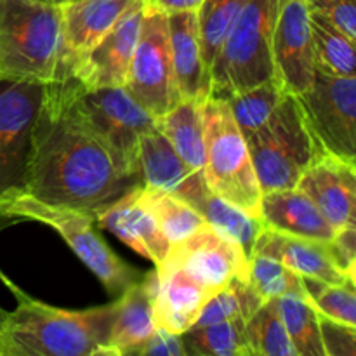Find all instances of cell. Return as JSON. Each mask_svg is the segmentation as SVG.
<instances>
[{
  "mask_svg": "<svg viewBox=\"0 0 356 356\" xmlns=\"http://www.w3.org/2000/svg\"><path fill=\"white\" fill-rule=\"evenodd\" d=\"M141 186L122 174L75 110L66 80L44 83L23 191L52 205L96 216Z\"/></svg>",
  "mask_w": 356,
  "mask_h": 356,
  "instance_id": "obj_1",
  "label": "cell"
},
{
  "mask_svg": "<svg viewBox=\"0 0 356 356\" xmlns=\"http://www.w3.org/2000/svg\"><path fill=\"white\" fill-rule=\"evenodd\" d=\"M14 309L0 308V356H115L110 346L117 301L61 309L28 298L14 285Z\"/></svg>",
  "mask_w": 356,
  "mask_h": 356,
  "instance_id": "obj_2",
  "label": "cell"
},
{
  "mask_svg": "<svg viewBox=\"0 0 356 356\" xmlns=\"http://www.w3.org/2000/svg\"><path fill=\"white\" fill-rule=\"evenodd\" d=\"M0 218L24 219L54 228L111 296L118 298L143 277L139 270L122 261L110 249L97 233L96 218L89 212L47 204L26 191L16 190L0 195Z\"/></svg>",
  "mask_w": 356,
  "mask_h": 356,
  "instance_id": "obj_3",
  "label": "cell"
},
{
  "mask_svg": "<svg viewBox=\"0 0 356 356\" xmlns=\"http://www.w3.org/2000/svg\"><path fill=\"white\" fill-rule=\"evenodd\" d=\"M280 0H247L211 68V96L225 97L275 79L273 31Z\"/></svg>",
  "mask_w": 356,
  "mask_h": 356,
  "instance_id": "obj_4",
  "label": "cell"
},
{
  "mask_svg": "<svg viewBox=\"0 0 356 356\" xmlns=\"http://www.w3.org/2000/svg\"><path fill=\"white\" fill-rule=\"evenodd\" d=\"M61 6L0 0V76L47 83L54 80Z\"/></svg>",
  "mask_w": 356,
  "mask_h": 356,
  "instance_id": "obj_5",
  "label": "cell"
},
{
  "mask_svg": "<svg viewBox=\"0 0 356 356\" xmlns=\"http://www.w3.org/2000/svg\"><path fill=\"white\" fill-rule=\"evenodd\" d=\"M261 193L296 188L323 148L309 131L294 94H285L261 127L245 138Z\"/></svg>",
  "mask_w": 356,
  "mask_h": 356,
  "instance_id": "obj_6",
  "label": "cell"
},
{
  "mask_svg": "<svg viewBox=\"0 0 356 356\" xmlns=\"http://www.w3.org/2000/svg\"><path fill=\"white\" fill-rule=\"evenodd\" d=\"M202 113L205 183L222 200L259 219L263 193L245 138L233 118L232 108L221 97L211 96L202 106Z\"/></svg>",
  "mask_w": 356,
  "mask_h": 356,
  "instance_id": "obj_7",
  "label": "cell"
},
{
  "mask_svg": "<svg viewBox=\"0 0 356 356\" xmlns=\"http://www.w3.org/2000/svg\"><path fill=\"white\" fill-rule=\"evenodd\" d=\"M66 82L73 106L103 143L117 169L141 183L139 141L143 134L156 131V118L124 87L86 89L75 79Z\"/></svg>",
  "mask_w": 356,
  "mask_h": 356,
  "instance_id": "obj_8",
  "label": "cell"
},
{
  "mask_svg": "<svg viewBox=\"0 0 356 356\" xmlns=\"http://www.w3.org/2000/svg\"><path fill=\"white\" fill-rule=\"evenodd\" d=\"M296 99L316 141L327 152L356 162V76L316 70L313 82Z\"/></svg>",
  "mask_w": 356,
  "mask_h": 356,
  "instance_id": "obj_9",
  "label": "cell"
},
{
  "mask_svg": "<svg viewBox=\"0 0 356 356\" xmlns=\"http://www.w3.org/2000/svg\"><path fill=\"white\" fill-rule=\"evenodd\" d=\"M44 83L0 76V195L23 190Z\"/></svg>",
  "mask_w": 356,
  "mask_h": 356,
  "instance_id": "obj_10",
  "label": "cell"
},
{
  "mask_svg": "<svg viewBox=\"0 0 356 356\" xmlns=\"http://www.w3.org/2000/svg\"><path fill=\"white\" fill-rule=\"evenodd\" d=\"M124 89L153 117L179 103L170 61L167 14H143L141 30Z\"/></svg>",
  "mask_w": 356,
  "mask_h": 356,
  "instance_id": "obj_11",
  "label": "cell"
},
{
  "mask_svg": "<svg viewBox=\"0 0 356 356\" xmlns=\"http://www.w3.org/2000/svg\"><path fill=\"white\" fill-rule=\"evenodd\" d=\"M163 263L186 271L211 294L222 291L235 280H249L245 252L209 222L190 238L170 247Z\"/></svg>",
  "mask_w": 356,
  "mask_h": 356,
  "instance_id": "obj_12",
  "label": "cell"
},
{
  "mask_svg": "<svg viewBox=\"0 0 356 356\" xmlns=\"http://www.w3.org/2000/svg\"><path fill=\"white\" fill-rule=\"evenodd\" d=\"M275 79L285 92L298 96L315 76L309 6L305 0H280L273 31Z\"/></svg>",
  "mask_w": 356,
  "mask_h": 356,
  "instance_id": "obj_13",
  "label": "cell"
},
{
  "mask_svg": "<svg viewBox=\"0 0 356 356\" xmlns=\"http://www.w3.org/2000/svg\"><path fill=\"white\" fill-rule=\"evenodd\" d=\"M145 9L134 0L101 40L76 63L70 79L86 89L124 87L134 56Z\"/></svg>",
  "mask_w": 356,
  "mask_h": 356,
  "instance_id": "obj_14",
  "label": "cell"
},
{
  "mask_svg": "<svg viewBox=\"0 0 356 356\" xmlns=\"http://www.w3.org/2000/svg\"><path fill=\"white\" fill-rule=\"evenodd\" d=\"M134 0H70L61 6L54 80L72 76L76 63L101 40Z\"/></svg>",
  "mask_w": 356,
  "mask_h": 356,
  "instance_id": "obj_15",
  "label": "cell"
},
{
  "mask_svg": "<svg viewBox=\"0 0 356 356\" xmlns=\"http://www.w3.org/2000/svg\"><path fill=\"white\" fill-rule=\"evenodd\" d=\"M296 188L305 191L336 232L355 219V162L322 149L306 167Z\"/></svg>",
  "mask_w": 356,
  "mask_h": 356,
  "instance_id": "obj_16",
  "label": "cell"
},
{
  "mask_svg": "<svg viewBox=\"0 0 356 356\" xmlns=\"http://www.w3.org/2000/svg\"><path fill=\"white\" fill-rule=\"evenodd\" d=\"M139 177L146 190L174 195L193 209L211 190L204 174L188 165L159 129L141 136Z\"/></svg>",
  "mask_w": 356,
  "mask_h": 356,
  "instance_id": "obj_17",
  "label": "cell"
},
{
  "mask_svg": "<svg viewBox=\"0 0 356 356\" xmlns=\"http://www.w3.org/2000/svg\"><path fill=\"white\" fill-rule=\"evenodd\" d=\"M167 23L177 99L205 103L211 97V72L202 54L197 10L167 14Z\"/></svg>",
  "mask_w": 356,
  "mask_h": 356,
  "instance_id": "obj_18",
  "label": "cell"
},
{
  "mask_svg": "<svg viewBox=\"0 0 356 356\" xmlns=\"http://www.w3.org/2000/svg\"><path fill=\"white\" fill-rule=\"evenodd\" d=\"M141 188L143 186H138L129 191L110 207L97 212L94 218L97 225L113 233L125 245H129L134 252L149 259L155 264V268H159L169 254L170 243L163 236L152 212L139 204Z\"/></svg>",
  "mask_w": 356,
  "mask_h": 356,
  "instance_id": "obj_19",
  "label": "cell"
},
{
  "mask_svg": "<svg viewBox=\"0 0 356 356\" xmlns=\"http://www.w3.org/2000/svg\"><path fill=\"white\" fill-rule=\"evenodd\" d=\"M155 270L159 275V289L153 299L155 327L184 334L197 323L212 294L181 268L163 263Z\"/></svg>",
  "mask_w": 356,
  "mask_h": 356,
  "instance_id": "obj_20",
  "label": "cell"
},
{
  "mask_svg": "<svg viewBox=\"0 0 356 356\" xmlns=\"http://www.w3.org/2000/svg\"><path fill=\"white\" fill-rule=\"evenodd\" d=\"M254 254L273 257L301 277L318 278L330 284H353L336 264L329 242L301 238L263 228L254 245Z\"/></svg>",
  "mask_w": 356,
  "mask_h": 356,
  "instance_id": "obj_21",
  "label": "cell"
},
{
  "mask_svg": "<svg viewBox=\"0 0 356 356\" xmlns=\"http://www.w3.org/2000/svg\"><path fill=\"white\" fill-rule=\"evenodd\" d=\"M259 219L264 228L301 238L330 242L336 235L325 216L299 188L261 195Z\"/></svg>",
  "mask_w": 356,
  "mask_h": 356,
  "instance_id": "obj_22",
  "label": "cell"
},
{
  "mask_svg": "<svg viewBox=\"0 0 356 356\" xmlns=\"http://www.w3.org/2000/svg\"><path fill=\"white\" fill-rule=\"evenodd\" d=\"M159 289L156 270L143 275L117 298L110 346L115 356L134 355L156 329L153 322V299Z\"/></svg>",
  "mask_w": 356,
  "mask_h": 356,
  "instance_id": "obj_23",
  "label": "cell"
},
{
  "mask_svg": "<svg viewBox=\"0 0 356 356\" xmlns=\"http://www.w3.org/2000/svg\"><path fill=\"white\" fill-rule=\"evenodd\" d=\"M204 103L181 101L163 115L156 117V129L170 143L177 155L195 170L204 174L205 138H204Z\"/></svg>",
  "mask_w": 356,
  "mask_h": 356,
  "instance_id": "obj_24",
  "label": "cell"
},
{
  "mask_svg": "<svg viewBox=\"0 0 356 356\" xmlns=\"http://www.w3.org/2000/svg\"><path fill=\"white\" fill-rule=\"evenodd\" d=\"M195 211L216 229L221 235H225L226 238L233 240L240 249L245 252L247 259L250 261L254 254V245H256V240L259 236L261 229L264 228L261 219L252 218L247 212H243L242 209L235 207L229 202L222 200L219 195H216L214 191L209 190L204 195L198 205L195 207Z\"/></svg>",
  "mask_w": 356,
  "mask_h": 356,
  "instance_id": "obj_25",
  "label": "cell"
},
{
  "mask_svg": "<svg viewBox=\"0 0 356 356\" xmlns=\"http://www.w3.org/2000/svg\"><path fill=\"white\" fill-rule=\"evenodd\" d=\"M139 204L152 212L170 247L190 238L207 225V221L191 205L163 191L141 188Z\"/></svg>",
  "mask_w": 356,
  "mask_h": 356,
  "instance_id": "obj_26",
  "label": "cell"
},
{
  "mask_svg": "<svg viewBox=\"0 0 356 356\" xmlns=\"http://www.w3.org/2000/svg\"><path fill=\"white\" fill-rule=\"evenodd\" d=\"M309 23H312L315 68L329 75L355 76V42L341 33L315 9H309Z\"/></svg>",
  "mask_w": 356,
  "mask_h": 356,
  "instance_id": "obj_27",
  "label": "cell"
},
{
  "mask_svg": "<svg viewBox=\"0 0 356 356\" xmlns=\"http://www.w3.org/2000/svg\"><path fill=\"white\" fill-rule=\"evenodd\" d=\"M243 318L222 320L204 327H191L183 337L188 355L198 356H249Z\"/></svg>",
  "mask_w": 356,
  "mask_h": 356,
  "instance_id": "obj_28",
  "label": "cell"
},
{
  "mask_svg": "<svg viewBox=\"0 0 356 356\" xmlns=\"http://www.w3.org/2000/svg\"><path fill=\"white\" fill-rule=\"evenodd\" d=\"M285 330L298 356H325L320 339L318 312L302 296L285 294L275 299Z\"/></svg>",
  "mask_w": 356,
  "mask_h": 356,
  "instance_id": "obj_29",
  "label": "cell"
},
{
  "mask_svg": "<svg viewBox=\"0 0 356 356\" xmlns=\"http://www.w3.org/2000/svg\"><path fill=\"white\" fill-rule=\"evenodd\" d=\"M245 341L249 356H298L275 299L263 302L247 320Z\"/></svg>",
  "mask_w": 356,
  "mask_h": 356,
  "instance_id": "obj_30",
  "label": "cell"
},
{
  "mask_svg": "<svg viewBox=\"0 0 356 356\" xmlns=\"http://www.w3.org/2000/svg\"><path fill=\"white\" fill-rule=\"evenodd\" d=\"M285 94L289 92H285L280 82L277 79H270L243 90V92L232 94V96L225 97V101L232 108L233 118H235L242 136L247 138L270 118V115L284 99Z\"/></svg>",
  "mask_w": 356,
  "mask_h": 356,
  "instance_id": "obj_31",
  "label": "cell"
},
{
  "mask_svg": "<svg viewBox=\"0 0 356 356\" xmlns=\"http://www.w3.org/2000/svg\"><path fill=\"white\" fill-rule=\"evenodd\" d=\"M245 2L247 0H204L197 10L202 54L209 72Z\"/></svg>",
  "mask_w": 356,
  "mask_h": 356,
  "instance_id": "obj_32",
  "label": "cell"
},
{
  "mask_svg": "<svg viewBox=\"0 0 356 356\" xmlns=\"http://www.w3.org/2000/svg\"><path fill=\"white\" fill-rule=\"evenodd\" d=\"M261 305L263 301L249 280H235L226 289L211 296L193 327L211 325L232 318L249 320Z\"/></svg>",
  "mask_w": 356,
  "mask_h": 356,
  "instance_id": "obj_33",
  "label": "cell"
},
{
  "mask_svg": "<svg viewBox=\"0 0 356 356\" xmlns=\"http://www.w3.org/2000/svg\"><path fill=\"white\" fill-rule=\"evenodd\" d=\"M249 284L252 285V289L263 302L285 294L306 298L301 275L292 271L285 264L278 263L273 257L263 256V254H252V257H250Z\"/></svg>",
  "mask_w": 356,
  "mask_h": 356,
  "instance_id": "obj_34",
  "label": "cell"
},
{
  "mask_svg": "<svg viewBox=\"0 0 356 356\" xmlns=\"http://www.w3.org/2000/svg\"><path fill=\"white\" fill-rule=\"evenodd\" d=\"M306 299L320 315L356 327V294L353 284H330L312 277H301Z\"/></svg>",
  "mask_w": 356,
  "mask_h": 356,
  "instance_id": "obj_35",
  "label": "cell"
},
{
  "mask_svg": "<svg viewBox=\"0 0 356 356\" xmlns=\"http://www.w3.org/2000/svg\"><path fill=\"white\" fill-rule=\"evenodd\" d=\"M320 339L325 356H356V327L320 315Z\"/></svg>",
  "mask_w": 356,
  "mask_h": 356,
  "instance_id": "obj_36",
  "label": "cell"
},
{
  "mask_svg": "<svg viewBox=\"0 0 356 356\" xmlns=\"http://www.w3.org/2000/svg\"><path fill=\"white\" fill-rule=\"evenodd\" d=\"M330 250L334 254L336 264L339 270L355 282V271H356V222H348L346 226L336 232L334 238L330 240Z\"/></svg>",
  "mask_w": 356,
  "mask_h": 356,
  "instance_id": "obj_37",
  "label": "cell"
},
{
  "mask_svg": "<svg viewBox=\"0 0 356 356\" xmlns=\"http://www.w3.org/2000/svg\"><path fill=\"white\" fill-rule=\"evenodd\" d=\"M322 14L332 26L346 35L351 42L356 40V2L355 0H327L320 6L309 7Z\"/></svg>",
  "mask_w": 356,
  "mask_h": 356,
  "instance_id": "obj_38",
  "label": "cell"
},
{
  "mask_svg": "<svg viewBox=\"0 0 356 356\" xmlns=\"http://www.w3.org/2000/svg\"><path fill=\"white\" fill-rule=\"evenodd\" d=\"M138 356H186L181 334L155 329L152 336L136 350ZM132 355V356H134Z\"/></svg>",
  "mask_w": 356,
  "mask_h": 356,
  "instance_id": "obj_39",
  "label": "cell"
},
{
  "mask_svg": "<svg viewBox=\"0 0 356 356\" xmlns=\"http://www.w3.org/2000/svg\"><path fill=\"white\" fill-rule=\"evenodd\" d=\"M143 9L146 13H188V10H198L204 0H141Z\"/></svg>",
  "mask_w": 356,
  "mask_h": 356,
  "instance_id": "obj_40",
  "label": "cell"
},
{
  "mask_svg": "<svg viewBox=\"0 0 356 356\" xmlns=\"http://www.w3.org/2000/svg\"><path fill=\"white\" fill-rule=\"evenodd\" d=\"M33 2L45 3V6H63V3H66L68 0H33Z\"/></svg>",
  "mask_w": 356,
  "mask_h": 356,
  "instance_id": "obj_41",
  "label": "cell"
},
{
  "mask_svg": "<svg viewBox=\"0 0 356 356\" xmlns=\"http://www.w3.org/2000/svg\"><path fill=\"white\" fill-rule=\"evenodd\" d=\"M0 280H2V282H3V284H6V285H7V287H9V289H13V287H14V284H13V282H10V280H9V278H7V277H6V275H3V273H2V271H0Z\"/></svg>",
  "mask_w": 356,
  "mask_h": 356,
  "instance_id": "obj_42",
  "label": "cell"
},
{
  "mask_svg": "<svg viewBox=\"0 0 356 356\" xmlns=\"http://www.w3.org/2000/svg\"><path fill=\"white\" fill-rule=\"evenodd\" d=\"M306 3H308L309 7H315V6H320V3H323V2H327V0H305Z\"/></svg>",
  "mask_w": 356,
  "mask_h": 356,
  "instance_id": "obj_43",
  "label": "cell"
},
{
  "mask_svg": "<svg viewBox=\"0 0 356 356\" xmlns=\"http://www.w3.org/2000/svg\"><path fill=\"white\" fill-rule=\"evenodd\" d=\"M68 2H70V0H68Z\"/></svg>",
  "mask_w": 356,
  "mask_h": 356,
  "instance_id": "obj_44",
  "label": "cell"
}]
</instances>
